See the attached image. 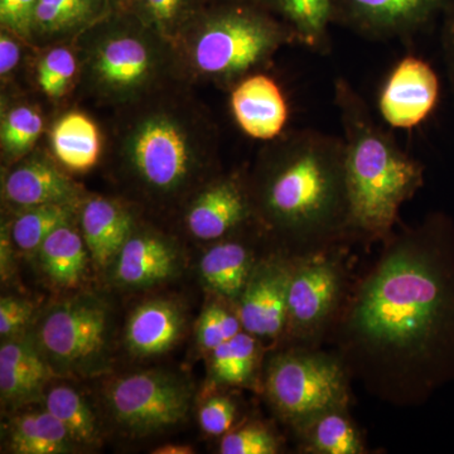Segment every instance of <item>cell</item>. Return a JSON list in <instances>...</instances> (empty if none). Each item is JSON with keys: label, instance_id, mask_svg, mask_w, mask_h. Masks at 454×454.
Here are the masks:
<instances>
[{"label": "cell", "instance_id": "1", "mask_svg": "<svg viewBox=\"0 0 454 454\" xmlns=\"http://www.w3.org/2000/svg\"><path fill=\"white\" fill-rule=\"evenodd\" d=\"M381 244L325 340L370 395L411 408L454 382L453 217L430 212Z\"/></svg>", "mask_w": 454, "mask_h": 454}, {"label": "cell", "instance_id": "2", "mask_svg": "<svg viewBox=\"0 0 454 454\" xmlns=\"http://www.w3.org/2000/svg\"><path fill=\"white\" fill-rule=\"evenodd\" d=\"M247 179L255 225L271 252L294 258L352 243L342 137L286 131L265 142Z\"/></svg>", "mask_w": 454, "mask_h": 454}, {"label": "cell", "instance_id": "3", "mask_svg": "<svg viewBox=\"0 0 454 454\" xmlns=\"http://www.w3.org/2000/svg\"><path fill=\"white\" fill-rule=\"evenodd\" d=\"M190 83L114 110L110 158L125 187L154 207L184 206L221 172L220 131Z\"/></svg>", "mask_w": 454, "mask_h": 454}, {"label": "cell", "instance_id": "4", "mask_svg": "<svg viewBox=\"0 0 454 454\" xmlns=\"http://www.w3.org/2000/svg\"><path fill=\"white\" fill-rule=\"evenodd\" d=\"M345 143L352 241L382 243L399 223V212L424 186L426 169L373 118L345 77L333 83Z\"/></svg>", "mask_w": 454, "mask_h": 454}, {"label": "cell", "instance_id": "5", "mask_svg": "<svg viewBox=\"0 0 454 454\" xmlns=\"http://www.w3.org/2000/svg\"><path fill=\"white\" fill-rule=\"evenodd\" d=\"M74 43L77 92L98 106L118 110L184 82L175 46L127 9L110 12Z\"/></svg>", "mask_w": 454, "mask_h": 454}, {"label": "cell", "instance_id": "6", "mask_svg": "<svg viewBox=\"0 0 454 454\" xmlns=\"http://www.w3.org/2000/svg\"><path fill=\"white\" fill-rule=\"evenodd\" d=\"M297 43L286 23L252 0L208 3L175 43L184 82L231 90Z\"/></svg>", "mask_w": 454, "mask_h": 454}, {"label": "cell", "instance_id": "7", "mask_svg": "<svg viewBox=\"0 0 454 454\" xmlns=\"http://www.w3.org/2000/svg\"><path fill=\"white\" fill-rule=\"evenodd\" d=\"M351 378L333 351L283 346L270 355L262 373L269 404L293 429L333 408H349Z\"/></svg>", "mask_w": 454, "mask_h": 454}, {"label": "cell", "instance_id": "8", "mask_svg": "<svg viewBox=\"0 0 454 454\" xmlns=\"http://www.w3.org/2000/svg\"><path fill=\"white\" fill-rule=\"evenodd\" d=\"M35 343L53 372L74 378L98 375L109 366V309L91 295L59 301L41 317Z\"/></svg>", "mask_w": 454, "mask_h": 454}, {"label": "cell", "instance_id": "9", "mask_svg": "<svg viewBox=\"0 0 454 454\" xmlns=\"http://www.w3.org/2000/svg\"><path fill=\"white\" fill-rule=\"evenodd\" d=\"M343 249L293 258L286 346L319 348L327 339L351 286Z\"/></svg>", "mask_w": 454, "mask_h": 454}, {"label": "cell", "instance_id": "10", "mask_svg": "<svg viewBox=\"0 0 454 454\" xmlns=\"http://www.w3.org/2000/svg\"><path fill=\"white\" fill-rule=\"evenodd\" d=\"M107 413L127 434L145 437L186 420L192 389L186 379L163 370L121 376L106 387Z\"/></svg>", "mask_w": 454, "mask_h": 454}, {"label": "cell", "instance_id": "11", "mask_svg": "<svg viewBox=\"0 0 454 454\" xmlns=\"http://www.w3.org/2000/svg\"><path fill=\"white\" fill-rule=\"evenodd\" d=\"M450 0H331L333 25L373 41L413 40Z\"/></svg>", "mask_w": 454, "mask_h": 454}, {"label": "cell", "instance_id": "12", "mask_svg": "<svg viewBox=\"0 0 454 454\" xmlns=\"http://www.w3.org/2000/svg\"><path fill=\"white\" fill-rule=\"evenodd\" d=\"M184 225L197 240L217 241L255 225L247 172L217 173L184 203Z\"/></svg>", "mask_w": 454, "mask_h": 454}, {"label": "cell", "instance_id": "13", "mask_svg": "<svg viewBox=\"0 0 454 454\" xmlns=\"http://www.w3.org/2000/svg\"><path fill=\"white\" fill-rule=\"evenodd\" d=\"M292 265V256L270 250L258 260L249 282L234 303L245 333L262 342L283 340Z\"/></svg>", "mask_w": 454, "mask_h": 454}, {"label": "cell", "instance_id": "14", "mask_svg": "<svg viewBox=\"0 0 454 454\" xmlns=\"http://www.w3.org/2000/svg\"><path fill=\"white\" fill-rule=\"evenodd\" d=\"M55 155L35 149L5 167L2 199L14 211L51 203H80L85 199L82 184L66 175Z\"/></svg>", "mask_w": 454, "mask_h": 454}, {"label": "cell", "instance_id": "15", "mask_svg": "<svg viewBox=\"0 0 454 454\" xmlns=\"http://www.w3.org/2000/svg\"><path fill=\"white\" fill-rule=\"evenodd\" d=\"M441 82L434 68L417 56L400 59L379 95L382 119L396 129H411L434 112Z\"/></svg>", "mask_w": 454, "mask_h": 454}, {"label": "cell", "instance_id": "16", "mask_svg": "<svg viewBox=\"0 0 454 454\" xmlns=\"http://www.w3.org/2000/svg\"><path fill=\"white\" fill-rule=\"evenodd\" d=\"M112 265L118 286L149 288L175 277L181 268V256L177 244L168 236L136 226Z\"/></svg>", "mask_w": 454, "mask_h": 454}, {"label": "cell", "instance_id": "17", "mask_svg": "<svg viewBox=\"0 0 454 454\" xmlns=\"http://www.w3.org/2000/svg\"><path fill=\"white\" fill-rule=\"evenodd\" d=\"M230 107L239 128L250 138L262 142L282 136L289 118L282 89L262 71L249 74L232 86Z\"/></svg>", "mask_w": 454, "mask_h": 454}, {"label": "cell", "instance_id": "18", "mask_svg": "<svg viewBox=\"0 0 454 454\" xmlns=\"http://www.w3.org/2000/svg\"><path fill=\"white\" fill-rule=\"evenodd\" d=\"M77 220L90 256L100 268L113 264L137 226L136 217L125 203L103 196H85Z\"/></svg>", "mask_w": 454, "mask_h": 454}, {"label": "cell", "instance_id": "19", "mask_svg": "<svg viewBox=\"0 0 454 454\" xmlns=\"http://www.w3.org/2000/svg\"><path fill=\"white\" fill-rule=\"evenodd\" d=\"M249 227L215 241L200 262V277L206 288L232 304L240 297L260 259L253 245L243 238Z\"/></svg>", "mask_w": 454, "mask_h": 454}, {"label": "cell", "instance_id": "20", "mask_svg": "<svg viewBox=\"0 0 454 454\" xmlns=\"http://www.w3.org/2000/svg\"><path fill=\"white\" fill-rule=\"evenodd\" d=\"M110 12L107 0H38L31 47L74 43Z\"/></svg>", "mask_w": 454, "mask_h": 454}, {"label": "cell", "instance_id": "21", "mask_svg": "<svg viewBox=\"0 0 454 454\" xmlns=\"http://www.w3.org/2000/svg\"><path fill=\"white\" fill-rule=\"evenodd\" d=\"M186 324L177 301H145L131 312L125 325V345L134 356L149 357L169 351L181 339Z\"/></svg>", "mask_w": 454, "mask_h": 454}, {"label": "cell", "instance_id": "22", "mask_svg": "<svg viewBox=\"0 0 454 454\" xmlns=\"http://www.w3.org/2000/svg\"><path fill=\"white\" fill-rule=\"evenodd\" d=\"M51 152L66 169L88 172L98 163L103 137L97 122L85 113L71 110L53 122Z\"/></svg>", "mask_w": 454, "mask_h": 454}, {"label": "cell", "instance_id": "23", "mask_svg": "<svg viewBox=\"0 0 454 454\" xmlns=\"http://www.w3.org/2000/svg\"><path fill=\"white\" fill-rule=\"evenodd\" d=\"M294 432L303 453H369L363 432L349 415L348 408H333L317 414Z\"/></svg>", "mask_w": 454, "mask_h": 454}, {"label": "cell", "instance_id": "24", "mask_svg": "<svg viewBox=\"0 0 454 454\" xmlns=\"http://www.w3.org/2000/svg\"><path fill=\"white\" fill-rule=\"evenodd\" d=\"M286 23L297 43L318 55L333 50L331 0H252Z\"/></svg>", "mask_w": 454, "mask_h": 454}, {"label": "cell", "instance_id": "25", "mask_svg": "<svg viewBox=\"0 0 454 454\" xmlns=\"http://www.w3.org/2000/svg\"><path fill=\"white\" fill-rule=\"evenodd\" d=\"M76 220L57 227L37 250L44 276L59 288H74L85 276L90 255Z\"/></svg>", "mask_w": 454, "mask_h": 454}, {"label": "cell", "instance_id": "26", "mask_svg": "<svg viewBox=\"0 0 454 454\" xmlns=\"http://www.w3.org/2000/svg\"><path fill=\"white\" fill-rule=\"evenodd\" d=\"M262 340L241 331L208 355V375L216 387H252L258 378Z\"/></svg>", "mask_w": 454, "mask_h": 454}, {"label": "cell", "instance_id": "27", "mask_svg": "<svg viewBox=\"0 0 454 454\" xmlns=\"http://www.w3.org/2000/svg\"><path fill=\"white\" fill-rule=\"evenodd\" d=\"M74 446L64 424L46 408L17 415L9 427V447L17 454L68 453Z\"/></svg>", "mask_w": 454, "mask_h": 454}, {"label": "cell", "instance_id": "28", "mask_svg": "<svg viewBox=\"0 0 454 454\" xmlns=\"http://www.w3.org/2000/svg\"><path fill=\"white\" fill-rule=\"evenodd\" d=\"M43 114L26 100L3 103L0 118V152L3 167L16 163L31 153L44 131Z\"/></svg>", "mask_w": 454, "mask_h": 454}, {"label": "cell", "instance_id": "29", "mask_svg": "<svg viewBox=\"0 0 454 454\" xmlns=\"http://www.w3.org/2000/svg\"><path fill=\"white\" fill-rule=\"evenodd\" d=\"M80 203H51L17 211L8 226L16 249L26 254L37 253L57 227L77 219Z\"/></svg>", "mask_w": 454, "mask_h": 454}, {"label": "cell", "instance_id": "30", "mask_svg": "<svg viewBox=\"0 0 454 454\" xmlns=\"http://www.w3.org/2000/svg\"><path fill=\"white\" fill-rule=\"evenodd\" d=\"M40 51L35 62V83L42 94L53 103L76 90L79 57L74 43H61Z\"/></svg>", "mask_w": 454, "mask_h": 454}, {"label": "cell", "instance_id": "31", "mask_svg": "<svg viewBox=\"0 0 454 454\" xmlns=\"http://www.w3.org/2000/svg\"><path fill=\"white\" fill-rule=\"evenodd\" d=\"M206 4V0H129L125 9L175 46Z\"/></svg>", "mask_w": 454, "mask_h": 454}, {"label": "cell", "instance_id": "32", "mask_svg": "<svg viewBox=\"0 0 454 454\" xmlns=\"http://www.w3.org/2000/svg\"><path fill=\"white\" fill-rule=\"evenodd\" d=\"M46 409L64 424L74 443L92 446L100 441L98 419L79 391L67 385H57L47 393Z\"/></svg>", "mask_w": 454, "mask_h": 454}, {"label": "cell", "instance_id": "33", "mask_svg": "<svg viewBox=\"0 0 454 454\" xmlns=\"http://www.w3.org/2000/svg\"><path fill=\"white\" fill-rule=\"evenodd\" d=\"M205 307L197 325V342L200 348L210 355L221 343L232 339L243 330L240 318L231 301L216 297Z\"/></svg>", "mask_w": 454, "mask_h": 454}, {"label": "cell", "instance_id": "34", "mask_svg": "<svg viewBox=\"0 0 454 454\" xmlns=\"http://www.w3.org/2000/svg\"><path fill=\"white\" fill-rule=\"evenodd\" d=\"M43 387L18 363L7 340L0 348V393L8 404H27L40 396Z\"/></svg>", "mask_w": 454, "mask_h": 454}, {"label": "cell", "instance_id": "35", "mask_svg": "<svg viewBox=\"0 0 454 454\" xmlns=\"http://www.w3.org/2000/svg\"><path fill=\"white\" fill-rule=\"evenodd\" d=\"M219 450L223 454H277L282 446L273 430L264 424L254 422L223 434Z\"/></svg>", "mask_w": 454, "mask_h": 454}, {"label": "cell", "instance_id": "36", "mask_svg": "<svg viewBox=\"0 0 454 454\" xmlns=\"http://www.w3.org/2000/svg\"><path fill=\"white\" fill-rule=\"evenodd\" d=\"M236 415L238 405L232 397L216 394L207 397L200 409V426L206 434L223 437L234 427Z\"/></svg>", "mask_w": 454, "mask_h": 454}, {"label": "cell", "instance_id": "37", "mask_svg": "<svg viewBox=\"0 0 454 454\" xmlns=\"http://www.w3.org/2000/svg\"><path fill=\"white\" fill-rule=\"evenodd\" d=\"M38 0H0V29L13 33L31 47Z\"/></svg>", "mask_w": 454, "mask_h": 454}, {"label": "cell", "instance_id": "38", "mask_svg": "<svg viewBox=\"0 0 454 454\" xmlns=\"http://www.w3.org/2000/svg\"><path fill=\"white\" fill-rule=\"evenodd\" d=\"M35 306L17 297H3L0 301V336L3 340L20 336L32 319Z\"/></svg>", "mask_w": 454, "mask_h": 454}, {"label": "cell", "instance_id": "39", "mask_svg": "<svg viewBox=\"0 0 454 454\" xmlns=\"http://www.w3.org/2000/svg\"><path fill=\"white\" fill-rule=\"evenodd\" d=\"M25 42L20 40L13 33L0 29V77L2 82L7 80L22 59V46ZM27 46V44H26Z\"/></svg>", "mask_w": 454, "mask_h": 454}, {"label": "cell", "instance_id": "40", "mask_svg": "<svg viewBox=\"0 0 454 454\" xmlns=\"http://www.w3.org/2000/svg\"><path fill=\"white\" fill-rule=\"evenodd\" d=\"M441 46L448 82L454 98V0H450L442 16Z\"/></svg>", "mask_w": 454, "mask_h": 454}, {"label": "cell", "instance_id": "41", "mask_svg": "<svg viewBox=\"0 0 454 454\" xmlns=\"http://www.w3.org/2000/svg\"><path fill=\"white\" fill-rule=\"evenodd\" d=\"M16 252L8 227L2 229V239H0V270H2V279H9L12 273V265H13V255Z\"/></svg>", "mask_w": 454, "mask_h": 454}, {"label": "cell", "instance_id": "42", "mask_svg": "<svg viewBox=\"0 0 454 454\" xmlns=\"http://www.w3.org/2000/svg\"><path fill=\"white\" fill-rule=\"evenodd\" d=\"M154 454H192L195 450L190 446H184V444H164L155 448Z\"/></svg>", "mask_w": 454, "mask_h": 454}, {"label": "cell", "instance_id": "43", "mask_svg": "<svg viewBox=\"0 0 454 454\" xmlns=\"http://www.w3.org/2000/svg\"><path fill=\"white\" fill-rule=\"evenodd\" d=\"M107 2H109L112 11H121V9L127 8L129 0H107Z\"/></svg>", "mask_w": 454, "mask_h": 454}, {"label": "cell", "instance_id": "44", "mask_svg": "<svg viewBox=\"0 0 454 454\" xmlns=\"http://www.w3.org/2000/svg\"><path fill=\"white\" fill-rule=\"evenodd\" d=\"M230 2V0H206V3Z\"/></svg>", "mask_w": 454, "mask_h": 454}]
</instances>
